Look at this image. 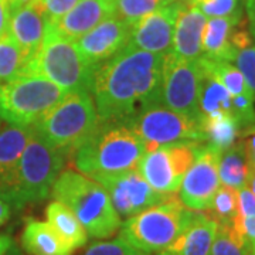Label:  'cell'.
Masks as SVG:
<instances>
[{
	"mask_svg": "<svg viewBox=\"0 0 255 255\" xmlns=\"http://www.w3.org/2000/svg\"><path fill=\"white\" fill-rule=\"evenodd\" d=\"M163 55L128 43L94 73L92 91L100 122L129 124L149 107L162 104Z\"/></svg>",
	"mask_w": 255,
	"mask_h": 255,
	"instance_id": "1",
	"label": "cell"
},
{
	"mask_svg": "<svg viewBox=\"0 0 255 255\" xmlns=\"http://www.w3.org/2000/svg\"><path fill=\"white\" fill-rule=\"evenodd\" d=\"M65 163V155L51 147L30 127L27 145L10 179L0 187V199L23 209L48 197Z\"/></svg>",
	"mask_w": 255,
	"mask_h": 255,
	"instance_id": "2",
	"label": "cell"
},
{
	"mask_svg": "<svg viewBox=\"0 0 255 255\" xmlns=\"http://www.w3.org/2000/svg\"><path fill=\"white\" fill-rule=\"evenodd\" d=\"M145 152L143 140L130 127L100 122L92 136L75 152V167L98 180L136 169Z\"/></svg>",
	"mask_w": 255,
	"mask_h": 255,
	"instance_id": "3",
	"label": "cell"
},
{
	"mask_svg": "<svg viewBox=\"0 0 255 255\" xmlns=\"http://www.w3.org/2000/svg\"><path fill=\"white\" fill-rule=\"evenodd\" d=\"M51 194L63 203L85 228L88 237L105 240L121 228V217L107 190L94 179L75 170H65L57 177Z\"/></svg>",
	"mask_w": 255,
	"mask_h": 255,
	"instance_id": "4",
	"label": "cell"
},
{
	"mask_svg": "<svg viewBox=\"0 0 255 255\" xmlns=\"http://www.w3.org/2000/svg\"><path fill=\"white\" fill-rule=\"evenodd\" d=\"M98 125V112L91 94L68 92L33 129L51 147L68 156L92 136Z\"/></svg>",
	"mask_w": 255,
	"mask_h": 255,
	"instance_id": "5",
	"label": "cell"
},
{
	"mask_svg": "<svg viewBox=\"0 0 255 255\" xmlns=\"http://www.w3.org/2000/svg\"><path fill=\"white\" fill-rule=\"evenodd\" d=\"M199 211L183 204L176 194L137 213L121 224V237L128 246L147 254L170 246L190 226Z\"/></svg>",
	"mask_w": 255,
	"mask_h": 255,
	"instance_id": "6",
	"label": "cell"
},
{
	"mask_svg": "<svg viewBox=\"0 0 255 255\" xmlns=\"http://www.w3.org/2000/svg\"><path fill=\"white\" fill-rule=\"evenodd\" d=\"M95 70L82 57L77 43L61 36L48 23L41 47L24 74L41 75L67 92L91 94Z\"/></svg>",
	"mask_w": 255,
	"mask_h": 255,
	"instance_id": "7",
	"label": "cell"
},
{
	"mask_svg": "<svg viewBox=\"0 0 255 255\" xmlns=\"http://www.w3.org/2000/svg\"><path fill=\"white\" fill-rule=\"evenodd\" d=\"M67 94L41 75L21 74L0 84V119L16 127H33Z\"/></svg>",
	"mask_w": 255,
	"mask_h": 255,
	"instance_id": "8",
	"label": "cell"
},
{
	"mask_svg": "<svg viewBox=\"0 0 255 255\" xmlns=\"http://www.w3.org/2000/svg\"><path fill=\"white\" fill-rule=\"evenodd\" d=\"M203 145L199 142H183L157 146L145 152L136 170L155 191L176 194Z\"/></svg>",
	"mask_w": 255,
	"mask_h": 255,
	"instance_id": "9",
	"label": "cell"
},
{
	"mask_svg": "<svg viewBox=\"0 0 255 255\" xmlns=\"http://www.w3.org/2000/svg\"><path fill=\"white\" fill-rule=\"evenodd\" d=\"M129 127L143 140L147 150L157 146L199 142L204 143L200 118H193L166 108L164 105H153L140 112Z\"/></svg>",
	"mask_w": 255,
	"mask_h": 255,
	"instance_id": "10",
	"label": "cell"
},
{
	"mask_svg": "<svg viewBox=\"0 0 255 255\" xmlns=\"http://www.w3.org/2000/svg\"><path fill=\"white\" fill-rule=\"evenodd\" d=\"M201 78L203 71L199 60L187 61L174 57L172 53L163 55L160 92L162 105L174 112L200 118L199 97Z\"/></svg>",
	"mask_w": 255,
	"mask_h": 255,
	"instance_id": "11",
	"label": "cell"
},
{
	"mask_svg": "<svg viewBox=\"0 0 255 255\" xmlns=\"http://www.w3.org/2000/svg\"><path fill=\"white\" fill-rule=\"evenodd\" d=\"M220 150L213 146H201L194 162L183 177L179 199L187 209L206 211L220 187L219 159Z\"/></svg>",
	"mask_w": 255,
	"mask_h": 255,
	"instance_id": "12",
	"label": "cell"
},
{
	"mask_svg": "<svg viewBox=\"0 0 255 255\" xmlns=\"http://www.w3.org/2000/svg\"><path fill=\"white\" fill-rule=\"evenodd\" d=\"M97 182L110 194L119 217L125 219L162 203L170 196L153 190L136 169L115 176L101 177Z\"/></svg>",
	"mask_w": 255,
	"mask_h": 255,
	"instance_id": "13",
	"label": "cell"
},
{
	"mask_svg": "<svg viewBox=\"0 0 255 255\" xmlns=\"http://www.w3.org/2000/svg\"><path fill=\"white\" fill-rule=\"evenodd\" d=\"M180 3L182 0L167 3L140 18L132 26L129 44L153 54H169Z\"/></svg>",
	"mask_w": 255,
	"mask_h": 255,
	"instance_id": "14",
	"label": "cell"
},
{
	"mask_svg": "<svg viewBox=\"0 0 255 255\" xmlns=\"http://www.w3.org/2000/svg\"><path fill=\"white\" fill-rule=\"evenodd\" d=\"M132 26L115 16L105 18L98 26L77 40V47L87 63L94 68L108 61L118 51L128 46Z\"/></svg>",
	"mask_w": 255,
	"mask_h": 255,
	"instance_id": "15",
	"label": "cell"
},
{
	"mask_svg": "<svg viewBox=\"0 0 255 255\" xmlns=\"http://www.w3.org/2000/svg\"><path fill=\"white\" fill-rule=\"evenodd\" d=\"M47 26L48 20L34 0L18 4L10 11L9 36L21 48L28 63L38 53Z\"/></svg>",
	"mask_w": 255,
	"mask_h": 255,
	"instance_id": "16",
	"label": "cell"
},
{
	"mask_svg": "<svg viewBox=\"0 0 255 255\" xmlns=\"http://www.w3.org/2000/svg\"><path fill=\"white\" fill-rule=\"evenodd\" d=\"M207 17L191 6L187 0H182L176 18L172 54L177 58L196 61L203 55L201 40Z\"/></svg>",
	"mask_w": 255,
	"mask_h": 255,
	"instance_id": "17",
	"label": "cell"
},
{
	"mask_svg": "<svg viewBox=\"0 0 255 255\" xmlns=\"http://www.w3.org/2000/svg\"><path fill=\"white\" fill-rule=\"evenodd\" d=\"M111 16L112 0H80L58 21L50 24L61 36L75 41Z\"/></svg>",
	"mask_w": 255,
	"mask_h": 255,
	"instance_id": "18",
	"label": "cell"
},
{
	"mask_svg": "<svg viewBox=\"0 0 255 255\" xmlns=\"http://www.w3.org/2000/svg\"><path fill=\"white\" fill-rule=\"evenodd\" d=\"M216 231L217 223L199 211L190 226L157 255H209Z\"/></svg>",
	"mask_w": 255,
	"mask_h": 255,
	"instance_id": "19",
	"label": "cell"
},
{
	"mask_svg": "<svg viewBox=\"0 0 255 255\" xmlns=\"http://www.w3.org/2000/svg\"><path fill=\"white\" fill-rule=\"evenodd\" d=\"M213 17L206 21L201 48L203 57L210 60H219V61H228L233 63L237 51L231 46V34L238 21L244 17Z\"/></svg>",
	"mask_w": 255,
	"mask_h": 255,
	"instance_id": "20",
	"label": "cell"
},
{
	"mask_svg": "<svg viewBox=\"0 0 255 255\" xmlns=\"http://www.w3.org/2000/svg\"><path fill=\"white\" fill-rule=\"evenodd\" d=\"M21 247L28 255H73L48 223L34 219L23 228Z\"/></svg>",
	"mask_w": 255,
	"mask_h": 255,
	"instance_id": "21",
	"label": "cell"
},
{
	"mask_svg": "<svg viewBox=\"0 0 255 255\" xmlns=\"http://www.w3.org/2000/svg\"><path fill=\"white\" fill-rule=\"evenodd\" d=\"M47 223L63 240V243L71 251H77L87 244L88 234L74 213L60 201H53L46 209Z\"/></svg>",
	"mask_w": 255,
	"mask_h": 255,
	"instance_id": "22",
	"label": "cell"
},
{
	"mask_svg": "<svg viewBox=\"0 0 255 255\" xmlns=\"http://www.w3.org/2000/svg\"><path fill=\"white\" fill-rule=\"evenodd\" d=\"M30 128L0 125V187L10 179L17 166L20 156L27 145Z\"/></svg>",
	"mask_w": 255,
	"mask_h": 255,
	"instance_id": "23",
	"label": "cell"
},
{
	"mask_svg": "<svg viewBox=\"0 0 255 255\" xmlns=\"http://www.w3.org/2000/svg\"><path fill=\"white\" fill-rule=\"evenodd\" d=\"M200 127L204 143L223 152L238 142L241 137V129L237 119L231 114H210L201 115Z\"/></svg>",
	"mask_w": 255,
	"mask_h": 255,
	"instance_id": "24",
	"label": "cell"
},
{
	"mask_svg": "<svg viewBox=\"0 0 255 255\" xmlns=\"http://www.w3.org/2000/svg\"><path fill=\"white\" fill-rule=\"evenodd\" d=\"M219 177L223 186L233 187L236 190L248 186L250 163L244 140H238L220 153Z\"/></svg>",
	"mask_w": 255,
	"mask_h": 255,
	"instance_id": "25",
	"label": "cell"
},
{
	"mask_svg": "<svg viewBox=\"0 0 255 255\" xmlns=\"http://www.w3.org/2000/svg\"><path fill=\"white\" fill-rule=\"evenodd\" d=\"M199 64H200V67L206 73L213 75L230 92L231 97H241V95H244V97L254 98L250 87L247 85L244 75L241 74V71L238 70L234 64L228 63V61L210 60V58H206L203 55L199 58Z\"/></svg>",
	"mask_w": 255,
	"mask_h": 255,
	"instance_id": "26",
	"label": "cell"
},
{
	"mask_svg": "<svg viewBox=\"0 0 255 255\" xmlns=\"http://www.w3.org/2000/svg\"><path fill=\"white\" fill-rule=\"evenodd\" d=\"M199 110L200 115L210 114H231L233 115V97L213 75L203 68Z\"/></svg>",
	"mask_w": 255,
	"mask_h": 255,
	"instance_id": "27",
	"label": "cell"
},
{
	"mask_svg": "<svg viewBox=\"0 0 255 255\" xmlns=\"http://www.w3.org/2000/svg\"><path fill=\"white\" fill-rule=\"evenodd\" d=\"M27 64L26 55L9 34L0 38V84L26 73Z\"/></svg>",
	"mask_w": 255,
	"mask_h": 255,
	"instance_id": "28",
	"label": "cell"
},
{
	"mask_svg": "<svg viewBox=\"0 0 255 255\" xmlns=\"http://www.w3.org/2000/svg\"><path fill=\"white\" fill-rule=\"evenodd\" d=\"M203 213L217 224L233 223L238 213V190L228 186L219 187L210 207Z\"/></svg>",
	"mask_w": 255,
	"mask_h": 255,
	"instance_id": "29",
	"label": "cell"
},
{
	"mask_svg": "<svg viewBox=\"0 0 255 255\" xmlns=\"http://www.w3.org/2000/svg\"><path fill=\"white\" fill-rule=\"evenodd\" d=\"M209 255H251L244 238L234 228L233 223L217 224Z\"/></svg>",
	"mask_w": 255,
	"mask_h": 255,
	"instance_id": "30",
	"label": "cell"
},
{
	"mask_svg": "<svg viewBox=\"0 0 255 255\" xmlns=\"http://www.w3.org/2000/svg\"><path fill=\"white\" fill-rule=\"evenodd\" d=\"M169 0H112V13L115 17L133 26L146 14L155 11Z\"/></svg>",
	"mask_w": 255,
	"mask_h": 255,
	"instance_id": "31",
	"label": "cell"
},
{
	"mask_svg": "<svg viewBox=\"0 0 255 255\" xmlns=\"http://www.w3.org/2000/svg\"><path fill=\"white\" fill-rule=\"evenodd\" d=\"M206 17H237L243 16L246 6L243 0H187Z\"/></svg>",
	"mask_w": 255,
	"mask_h": 255,
	"instance_id": "32",
	"label": "cell"
},
{
	"mask_svg": "<svg viewBox=\"0 0 255 255\" xmlns=\"http://www.w3.org/2000/svg\"><path fill=\"white\" fill-rule=\"evenodd\" d=\"M233 63L246 78L247 85L253 92L255 98V44L246 50L238 51Z\"/></svg>",
	"mask_w": 255,
	"mask_h": 255,
	"instance_id": "33",
	"label": "cell"
},
{
	"mask_svg": "<svg viewBox=\"0 0 255 255\" xmlns=\"http://www.w3.org/2000/svg\"><path fill=\"white\" fill-rule=\"evenodd\" d=\"M43 10L48 23H55L67 14L80 0H34Z\"/></svg>",
	"mask_w": 255,
	"mask_h": 255,
	"instance_id": "34",
	"label": "cell"
},
{
	"mask_svg": "<svg viewBox=\"0 0 255 255\" xmlns=\"http://www.w3.org/2000/svg\"><path fill=\"white\" fill-rule=\"evenodd\" d=\"M130 247L122 238H117L112 241H102L92 244L84 255H127Z\"/></svg>",
	"mask_w": 255,
	"mask_h": 255,
	"instance_id": "35",
	"label": "cell"
},
{
	"mask_svg": "<svg viewBox=\"0 0 255 255\" xmlns=\"http://www.w3.org/2000/svg\"><path fill=\"white\" fill-rule=\"evenodd\" d=\"M240 216H255V194L246 186L238 190V213Z\"/></svg>",
	"mask_w": 255,
	"mask_h": 255,
	"instance_id": "36",
	"label": "cell"
},
{
	"mask_svg": "<svg viewBox=\"0 0 255 255\" xmlns=\"http://www.w3.org/2000/svg\"><path fill=\"white\" fill-rule=\"evenodd\" d=\"M10 7L7 0H0V38L9 34V20H10Z\"/></svg>",
	"mask_w": 255,
	"mask_h": 255,
	"instance_id": "37",
	"label": "cell"
},
{
	"mask_svg": "<svg viewBox=\"0 0 255 255\" xmlns=\"http://www.w3.org/2000/svg\"><path fill=\"white\" fill-rule=\"evenodd\" d=\"M246 1V14L250 23V28L255 26V0H244Z\"/></svg>",
	"mask_w": 255,
	"mask_h": 255,
	"instance_id": "38",
	"label": "cell"
},
{
	"mask_svg": "<svg viewBox=\"0 0 255 255\" xmlns=\"http://www.w3.org/2000/svg\"><path fill=\"white\" fill-rule=\"evenodd\" d=\"M10 213H11V207H10L9 203L0 199V227L3 224H6V221L10 217Z\"/></svg>",
	"mask_w": 255,
	"mask_h": 255,
	"instance_id": "39",
	"label": "cell"
},
{
	"mask_svg": "<svg viewBox=\"0 0 255 255\" xmlns=\"http://www.w3.org/2000/svg\"><path fill=\"white\" fill-rule=\"evenodd\" d=\"M13 246V240L9 236H0V255H4Z\"/></svg>",
	"mask_w": 255,
	"mask_h": 255,
	"instance_id": "40",
	"label": "cell"
},
{
	"mask_svg": "<svg viewBox=\"0 0 255 255\" xmlns=\"http://www.w3.org/2000/svg\"><path fill=\"white\" fill-rule=\"evenodd\" d=\"M248 187L255 194V164L250 166V179H248Z\"/></svg>",
	"mask_w": 255,
	"mask_h": 255,
	"instance_id": "41",
	"label": "cell"
},
{
	"mask_svg": "<svg viewBox=\"0 0 255 255\" xmlns=\"http://www.w3.org/2000/svg\"><path fill=\"white\" fill-rule=\"evenodd\" d=\"M10 4V7L13 9V7H16L18 4H23V3H26V1H30V0H7Z\"/></svg>",
	"mask_w": 255,
	"mask_h": 255,
	"instance_id": "42",
	"label": "cell"
},
{
	"mask_svg": "<svg viewBox=\"0 0 255 255\" xmlns=\"http://www.w3.org/2000/svg\"><path fill=\"white\" fill-rule=\"evenodd\" d=\"M127 255H150V254L143 253V251H139V250H135V248H132V247H130V250L128 251Z\"/></svg>",
	"mask_w": 255,
	"mask_h": 255,
	"instance_id": "43",
	"label": "cell"
},
{
	"mask_svg": "<svg viewBox=\"0 0 255 255\" xmlns=\"http://www.w3.org/2000/svg\"><path fill=\"white\" fill-rule=\"evenodd\" d=\"M4 255H23L21 254V253H20V251H18L17 248H16V247H10L9 248V251H7V253H6V254Z\"/></svg>",
	"mask_w": 255,
	"mask_h": 255,
	"instance_id": "44",
	"label": "cell"
},
{
	"mask_svg": "<svg viewBox=\"0 0 255 255\" xmlns=\"http://www.w3.org/2000/svg\"><path fill=\"white\" fill-rule=\"evenodd\" d=\"M251 33H253V36H254V40H255V26L251 27Z\"/></svg>",
	"mask_w": 255,
	"mask_h": 255,
	"instance_id": "45",
	"label": "cell"
},
{
	"mask_svg": "<svg viewBox=\"0 0 255 255\" xmlns=\"http://www.w3.org/2000/svg\"><path fill=\"white\" fill-rule=\"evenodd\" d=\"M169 1H170V3H172V1H179V0H169Z\"/></svg>",
	"mask_w": 255,
	"mask_h": 255,
	"instance_id": "46",
	"label": "cell"
},
{
	"mask_svg": "<svg viewBox=\"0 0 255 255\" xmlns=\"http://www.w3.org/2000/svg\"><path fill=\"white\" fill-rule=\"evenodd\" d=\"M254 251H255V244H254V250H253V253H254Z\"/></svg>",
	"mask_w": 255,
	"mask_h": 255,
	"instance_id": "47",
	"label": "cell"
},
{
	"mask_svg": "<svg viewBox=\"0 0 255 255\" xmlns=\"http://www.w3.org/2000/svg\"><path fill=\"white\" fill-rule=\"evenodd\" d=\"M251 255H255V251H254V253H253V254H251Z\"/></svg>",
	"mask_w": 255,
	"mask_h": 255,
	"instance_id": "48",
	"label": "cell"
},
{
	"mask_svg": "<svg viewBox=\"0 0 255 255\" xmlns=\"http://www.w3.org/2000/svg\"><path fill=\"white\" fill-rule=\"evenodd\" d=\"M0 125H1V119H0Z\"/></svg>",
	"mask_w": 255,
	"mask_h": 255,
	"instance_id": "49",
	"label": "cell"
}]
</instances>
